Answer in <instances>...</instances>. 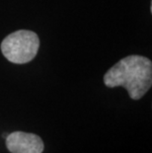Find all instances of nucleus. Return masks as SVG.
Wrapping results in <instances>:
<instances>
[{"label": "nucleus", "mask_w": 152, "mask_h": 153, "mask_svg": "<svg viewBox=\"0 0 152 153\" xmlns=\"http://www.w3.org/2000/svg\"><path fill=\"white\" fill-rule=\"evenodd\" d=\"M6 146L11 153H42L44 142L34 133L15 131L7 135Z\"/></svg>", "instance_id": "nucleus-3"}, {"label": "nucleus", "mask_w": 152, "mask_h": 153, "mask_svg": "<svg viewBox=\"0 0 152 153\" xmlns=\"http://www.w3.org/2000/svg\"><path fill=\"white\" fill-rule=\"evenodd\" d=\"M40 48V39L32 31L19 30L7 36L1 43L3 55L16 64H24L34 59Z\"/></svg>", "instance_id": "nucleus-2"}, {"label": "nucleus", "mask_w": 152, "mask_h": 153, "mask_svg": "<svg viewBox=\"0 0 152 153\" xmlns=\"http://www.w3.org/2000/svg\"><path fill=\"white\" fill-rule=\"evenodd\" d=\"M104 83L110 88L124 87L132 100H139L151 88V60L141 55H128L107 71Z\"/></svg>", "instance_id": "nucleus-1"}]
</instances>
